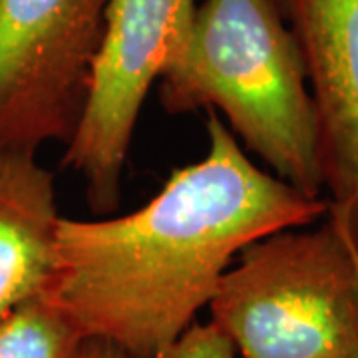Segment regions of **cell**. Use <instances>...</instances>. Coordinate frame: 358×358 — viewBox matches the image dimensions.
<instances>
[{
	"label": "cell",
	"instance_id": "cell-1",
	"mask_svg": "<svg viewBox=\"0 0 358 358\" xmlns=\"http://www.w3.org/2000/svg\"><path fill=\"white\" fill-rule=\"evenodd\" d=\"M207 138L203 159L176 169L140 209L100 221L60 219L42 296L86 341L159 358L209 305L243 249L327 217L329 199L259 169L215 110Z\"/></svg>",
	"mask_w": 358,
	"mask_h": 358
},
{
	"label": "cell",
	"instance_id": "cell-2",
	"mask_svg": "<svg viewBox=\"0 0 358 358\" xmlns=\"http://www.w3.org/2000/svg\"><path fill=\"white\" fill-rule=\"evenodd\" d=\"M285 20L275 0H203L181 60L162 78V103L171 114L221 110L275 178L320 197L307 68Z\"/></svg>",
	"mask_w": 358,
	"mask_h": 358
},
{
	"label": "cell",
	"instance_id": "cell-3",
	"mask_svg": "<svg viewBox=\"0 0 358 358\" xmlns=\"http://www.w3.org/2000/svg\"><path fill=\"white\" fill-rule=\"evenodd\" d=\"M207 307L241 358H358V261L345 221L241 251Z\"/></svg>",
	"mask_w": 358,
	"mask_h": 358
},
{
	"label": "cell",
	"instance_id": "cell-4",
	"mask_svg": "<svg viewBox=\"0 0 358 358\" xmlns=\"http://www.w3.org/2000/svg\"><path fill=\"white\" fill-rule=\"evenodd\" d=\"M195 0H110L84 108L62 164L86 183L94 213L122 199L141 106L155 80L178 64L192 34Z\"/></svg>",
	"mask_w": 358,
	"mask_h": 358
},
{
	"label": "cell",
	"instance_id": "cell-5",
	"mask_svg": "<svg viewBox=\"0 0 358 358\" xmlns=\"http://www.w3.org/2000/svg\"><path fill=\"white\" fill-rule=\"evenodd\" d=\"M110 0H0V145L68 143Z\"/></svg>",
	"mask_w": 358,
	"mask_h": 358
},
{
	"label": "cell",
	"instance_id": "cell-6",
	"mask_svg": "<svg viewBox=\"0 0 358 358\" xmlns=\"http://www.w3.org/2000/svg\"><path fill=\"white\" fill-rule=\"evenodd\" d=\"M317 124L329 211L358 249V0H289Z\"/></svg>",
	"mask_w": 358,
	"mask_h": 358
},
{
	"label": "cell",
	"instance_id": "cell-7",
	"mask_svg": "<svg viewBox=\"0 0 358 358\" xmlns=\"http://www.w3.org/2000/svg\"><path fill=\"white\" fill-rule=\"evenodd\" d=\"M60 219L56 179L36 150L0 145V319L46 293Z\"/></svg>",
	"mask_w": 358,
	"mask_h": 358
},
{
	"label": "cell",
	"instance_id": "cell-8",
	"mask_svg": "<svg viewBox=\"0 0 358 358\" xmlns=\"http://www.w3.org/2000/svg\"><path fill=\"white\" fill-rule=\"evenodd\" d=\"M86 338L44 296L0 319V358H80Z\"/></svg>",
	"mask_w": 358,
	"mask_h": 358
},
{
	"label": "cell",
	"instance_id": "cell-9",
	"mask_svg": "<svg viewBox=\"0 0 358 358\" xmlns=\"http://www.w3.org/2000/svg\"><path fill=\"white\" fill-rule=\"evenodd\" d=\"M159 358H237V350L213 322H193Z\"/></svg>",
	"mask_w": 358,
	"mask_h": 358
},
{
	"label": "cell",
	"instance_id": "cell-10",
	"mask_svg": "<svg viewBox=\"0 0 358 358\" xmlns=\"http://www.w3.org/2000/svg\"><path fill=\"white\" fill-rule=\"evenodd\" d=\"M80 358H131L122 348L103 343V341H86L82 346Z\"/></svg>",
	"mask_w": 358,
	"mask_h": 358
},
{
	"label": "cell",
	"instance_id": "cell-11",
	"mask_svg": "<svg viewBox=\"0 0 358 358\" xmlns=\"http://www.w3.org/2000/svg\"><path fill=\"white\" fill-rule=\"evenodd\" d=\"M277 4H279V8H281V13L285 14V18L289 16V0H275Z\"/></svg>",
	"mask_w": 358,
	"mask_h": 358
},
{
	"label": "cell",
	"instance_id": "cell-12",
	"mask_svg": "<svg viewBox=\"0 0 358 358\" xmlns=\"http://www.w3.org/2000/svg\"><path fill=\"white\" fill-rule=\"evenodd\" d=\"M357 261H358V249H357Z\"/></svg>",
	"mask_w": 358,
	"mask_h": 358
}]
</instances>
